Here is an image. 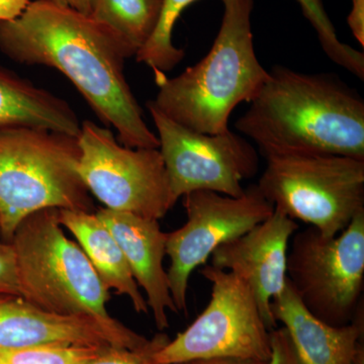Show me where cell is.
Returning a JSON list of instances; mask_svg holds the SVG:
<instances>
[{
	"instance_id": "obj_1",
	"label": "cell",
	"mask_w": 364,
	"mask_h": 364,
	"mask_svg": "<svg viewBox=\"0 0 364 364\" xmlns=\"http://www.w3.org/2000/svg\"><path fill=\"white\" fill-rule=\"evenodd\" d=\"M0 52L21 65L63 73L122 145L159 149L124 73L136 52L90 14L35 0L18 18L0 21Z\"/></svg>"
},
{
	"instance_id": "obj_2",
	"label": "cell",
	"mask_w": 364,
	"mask_h": 364,
	"mask_svg": "<svg viewBox=\"0 0 364 364\" xmlns=\"http://www.w3.org/2000/svg\"><path fill=\"white\" fill-rule=\"evenodd\" d=\"M235 124L263 157L334 154L364 160V100L338 76L275 66Z\"/></svg>"
},
{
	"instance_id": "obj_3",
	"label": "cell",
	"mask_w": 364,
	"mask_h": 364,
	"mask_svg": "<svg viewBox=\"0 0 364 364\" xmlns=\"http://www.w3.org/2000/svg\"><path fill=\"white\" fill-rule=\"evenodd\" d=\"M221 1V26L210 52L176 77H156V97L148 102L174 123L212 135L229 130L232 112L250 102L269 75L254 48V0Z\"/></svg>"
},
{
	"instance_id": "obj_4",
	"label": "cell",
	"mask_w": 364,
	"mask_h": 364,
	"mask_svg": "<svg viewBox=\"0 0 364 364\" xmlns=\"http://www.w3.org/2000/svg\"><path fill=\"white\" fill-rule=\"evenodd\" d=\"M11 242L21 298L46 312L93 318L119 348L139 351L152 345L153 339L109 315V291L80 246L64 233L58 210L46 208L26 217Z\"/></svg>"
},
{
	"instance_id": "obj_5",
	"label": "cell",
	"mask_w": 364,
	"mask_h": 364,
	"mask_svg": "<svg viewBox=\"0 0 364 364\" xmlns=\"http://www.w3.org/2000/svg\"><path fill=\"white\" fill-rule=\"evenodd\" d=\"M78 136L33 127H0V233L46 208L92 212L78 173Z\"/></svg>"
},
{
	"instance_id": "obj_6",
	"label": "cell",
	"mask_w": 364,
	"mask_h": 364,
	"mask_svg": "<svg viewBox=\"0 0 364 364\" xmlns=\"http://www.w3.org/2000/svg\"><path fill=\"white\" fill-rule=\"evenodd\" d=\"M257 186L274 210L326 236L364 210V160L334 154L267 158Z\"/></svg>"
},
{
	"instance_id": "obj_7",
	"label": "cell",
	"mask_w": 364,
	"mask_h": 364,
	"mask_svg": "<svg viewBox=\"0 0 364 364\" xmlns=\"http://www.w3.org/2000/svg\"><path fill=\"white\" fill-rule=\"evenodd\" d=\"M287 277L306 310L326 324H350L363 308L364 210L336 236L312 226L296 231Z\"/></svg>"
},
{
	"instance_id": "obj_8",
	"label": "cell",
	"mask_w": 364,
	"mask_h": 364,
	"mask_svg": "<svg viewBox=\"0 0 364 364\" xmlns=\"http://www.w3.org/2000/svg\"><path fill=\"white\" fill-rule=\"evenodd\" d=\"M200 272L212 286L208 306L183 332L153 352L150 363L181 364L221 356L269 361L270 331L248 284L210 264Z\"/></svg>"
},
{
	"instance_id": "obj_9",
	"label": "cell",
	"mask_w": 364,
	"mask_h": 364,
	"mask_svg": "<svg viewBox=\"0 0 364 364\" xmlns=\"http://www.w3.org/2000/svg\"><path fill=\"white\" fill-rule=\"evenodd\" d=\"M78 173L105 207L157 220L176 205L159 149L122 145L107 127L81 123Z\"/></svg>"
},
{
	"instance_id": "obj_10",
	"label": "cell",
	"mask_w": 364,
	"mask_h": 364,
	"mask_svg": "<svg viewBox=\"0 0 364 364\" xmlns=\"http://www.w3.org/2000/svg\"><path fill=\"white\" fill-rule=\"evenodd\" d=\"M157 131L170 193L174 203L196 191L238 198L242 183L257 173V151L245 136L231 130L203 134L189 130L147 104Z\"/></svg>"
},
{
	"instance_id": "obj_11",
	"label": "cell",
	"mask_w": 364,
	"mask_h": 364,
	"mask_svg": "<svg viewBox=\"0 0 364 364\" xmlns=\"http://www.w3.org/2000/svg\"><path fill=\"white\" fill-rule=\"evenodd\" d=\"M184 208L186 224L167 233L166 239L167 277L177 312L186 311L189 279L196 268L205 264L215 249L245 234L274 212L257 184L245 188L238 198L193 191L184 196Z\"/></svg>"
},
{
	"instance_id": "obj_12",
	"label": "cell",
	"mask_w": 364,
	"mask_h": 364,
	"mask_svg": "<svg viewBox=\"0 0 364 364\" xmlns=\"http://www.w3.org/2000/svg\"><path fill=\"white\" fill-rule=\"evenodd\" d=\"M298 230L296 221L274 210L265 221L223 244L210 256V265L233 272L248 284L269 331L277 324L272 301L286 287L289 240Z\"/></svg>"
},
{
	"instance_id": "obj_13",
	"label": "cell",
	"mask_w": 364,
	"mask_h": 364,
	"mask_svg": "<svg viewBox=\"0 0 364 364\" xmlns=\"http://www.w3.org/2000/svg\"><path fill=\"white\" fill-rule=\"evenodd\" d=\"M95 214L109 228L123 251L136 284L145 291L158 330L166 329L169 327L167 313H177L167 272L163 267L167 233L162 231L157 220L107 208H100Z\"/></svg>"
},
{
	"instance_id": "obj_14",
	"label": "cell",
	"mask_w": 364,
	"mask_h": 364,
	"mask_svg": "<svg viewBox=\"0 0 364 364\" xmlns=\"http://www.w3.org/2000/svg\"><path fill=\"white\" fill-rule=\"evenodd\" d=\"M275 322L282 323L304 364H354L363 345V306L350 324L335 327L305 308L287 280L272 301Z\"/></svg>"
},
{
	"instance_id": "obj_15",
	"label": "cell",
	"mask_w": 364,
	"mask_h": 364,
	"mask_svg": "<svg viewBox=\"0 0 364 364\" xmlns=\"http://www.w3.org/2000/svg\"><path fill=\"white\" fill-rule=\"evenodd\" d=\"M52 344L117 347L93 318L46 312L21 296H0V348Z\"/></svg>"
},
{
	"instance_id": "obj_16",
	"label": "cell",
	"mask_w": 364,
	"mask_h": 364,
	"mask_svg": "<svg viewBox=\"0 0 364 364\" xmlns=\"http://www.w3.org/2000/svg\"><path fill=\"white\" fill-rule=\"evenodd\" d=\"M58 220L77 240L107 291L130 299L139 314L149 313L123 251L109 228L93 212L58 210Z\"/></svg>"
},
{
	"instance_id": "obj_17",
	"label": "cell",
	"mask_w": 364,
	"mask_h": 364,
	"mask_svg": "<svg viewBox=\"0 0 364 364\" xmlns=\"http://www.w3.org/2000/svg\"><path fill=\"white\" fill-rule=\"evenodd\" d=\"M25 126L78 136L81 122L68 102L0 65V127Z\"/></svg>"
},
{
	"instance_id": "obj_18",
	"label": "cell",
	"mask_w": 364,
	"mask_h": 364,
	"mask_svg": "<svg viewBox=\"0 0 364 364\" xmlns=\"http://www.w3.org/2000/svg\"><path fill=\"white\" fill-rule=\"evenodd\" d=\"M162 0H90L91 18L109 26L138 52L154 33Z\"/></svg>"
},
{
	"instance_id": "obj_19",
	"label": "cell",
	"mask_w": 364,
	"mask_h": 364,
	"mask_svg": "<svg viewBox=\"0 0 364 364\" xmlns=\"http://www.w3.org/2000/svg\"><path fill=\"white\" fill-rule=\"evenodd\" d=\"M196 0H162L161 11L154 33L136 54V61L150 67L155 76L171 71L184 58V51L173 44L174 26L182 11Z\"/></svg>"
},
{
	"instance_id": "obj_20",
	"label": "cell",
	"mask_w": 364,
	"mask_h": 364,
	"mask_svg": "<svg viewBox=\"0 0 364 364\" xmlns=\"http://www.w3.org/2000/svg\"><path fill=\"white\" fill-rule=\"evenodd\" d=\"M306 20L317 33L325 54L337 65L364 79V54L339 40L322 0H296Z\"/></svg>"
},
{
	"instance_id": "obj_21",
	"label": "cell",
	"mask_w": 364,
	"mask_h": 364,
	"mask_svg": "<svg viewBox=\"0 0 364 364\" xmlns=\"http://www.w3.org/2000/svg\"><path fill=\"white\" fill-rule=\"evenodd\" d=\"M102 348L57 344L0 348V364H85Z\"/></svg>"
},
{
	"instance_id": "obj_22",
	"label": "cell",
	"mask_w": 364,
	"mask_h": 364,
	"mask_svg": "<svg viewBox=\"0 0 364 364\" xmlns=\"http://www.w3.org/2000/svg\"><path fill=\"white\" fill-rule=\"evenodd\" d=\"M168 340L166 335L158 334L153 338V343L149 348L139 351L107 346L85 364H151V354L159 349Z\"/></svg>"
},
{
	"instance_id": "obj_23",
	"label": "cell",
	"mask_w": 364,
	"mask_h": 364,
	"mask_svg": "<svg viewBox=\"0 0 364 364\" xmlns=\"http://www.w3.org/2000/svg\"><path fill=\"white\" fill-rule=\"evenodd\" d=\"M21 296L18 264L11 242H0V296Z\"/></svg>"
},
{
	"instance_id": "obj_24",
	"label": "cell",
	"mask_w": 364,
	"mask_h": 364,
	"mask_svg": "<svg viewBox=\"0 0 364 364\" xmlns=\"http://www.w3.org/2000/svg\"><path fill=\"white\" fill-rule=\"evenodd\" d=\"M272 356L268 364H304L299 358L286 328H274L270 331Z\"/></svg>"
},
{
	"instance_id": "obj_25",
	"label": "cell",
	"mask_w": 364,
	"mask_h": 364,
	"mask_svg": "<svg viewBox=\"0 0 364 364\" xmlns=\"http://www.w3.org/2000/svg\"><path fill=\"white\" fill-rule=\"evenodd\" d=\"M347 21L354 37L364 47V0H351V11Z\"/></svg>"
},
{
	"instance_id": "obj_26",
	"label": "cell",
	"mask_w": 364,
	"mask_h": 364,
	"mask_svg": "<svg viewBox=\"0 0 364 364\" xmlns=\"http://www.w3.org/2000/svg\"><path fill=\"white\" fill-rule=\"evenodd\" d=\"M31 2L32 0H0V21L18 18Z\"/></svg>"
},
{
	"instance_id": "obj_27",
	"label": "cell",
	"mask_w": 364,
	"mask_h": 364,
	"mask_svg": "<svg viewBox=\"0 0 364 364\" xmlns=\"http://www.w3.org/2000/svg\"><path fill=\"white\" fill-rule=\"evenodd\" d=\"M181 364H268V361L238 358H208L195 359Z\"/></svg>"
},
{
	"instance_id": "obj_28",
	"label": "cell",
	"mask_w": 364,
	"mask_h": 364,
	"mask_svg": "<svg viewBox=\"0 0 364 364\" xmlns=\"http://www.w3.org/2000/svg\"><path fill=\"white\" fill-rule=\"evenodd\" d=\"M49 1L71 7L82 14H90V0H49Z\"/></svg>"
},
{
	"instance_id": "obj_29",
	"label": "cell",
	"mask_w": 364,
	"mask_h": 364,
	"mask_svg": "<svg viewBox=\"0 0 364 364\" xmlns=\"http://www.w3.org/2000/svg\"><path fill=\"white\" fill-rule=\"evenodd\" d=\"M354 364H364V350L363 347L358 352V356H356L355 363Z\"/></svg>"
}]
</instances>
